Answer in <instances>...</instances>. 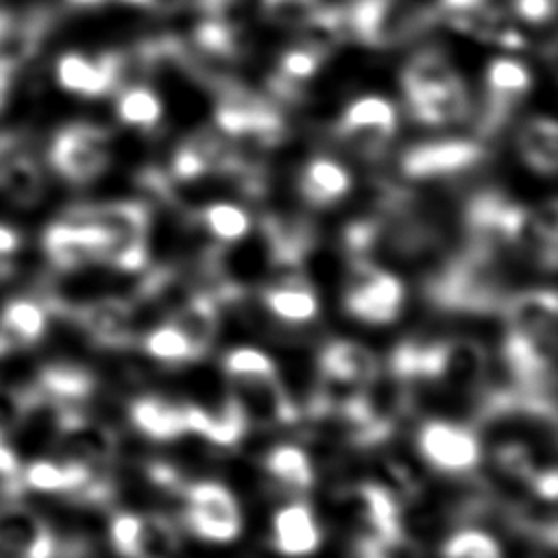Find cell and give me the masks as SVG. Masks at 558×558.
<instances>
[{
    "label": "cell",
    "mask_w": 558,
    "mask_h": 558,
    "mask_svg": "<svg viewBox=\"0 0 558 558\" xmlns=\"http://www.w3.org/2000/svg\"><path fill=\"white\" fill-rule=\"evenodd\" d=\"M220 371L251 429H272L299 421V408L268 353L253 347L231 349L222 357Z\"/></svg>",
    "instance_id": "6da1fadb"
},
{
    "label": "cell",
    "mask_w": 558,
    "mask_h": 558,
    "mask_svg": "<svg viewBox=\"0 0 558 558\" xmlns=\"http://www.w3.org/2000/svg\"><path fill=\"white\" fill-rule=\"evenodd\" d=\"M427 294L438 307L451 312L488 314L501 310L506 292L495 253L469 246L429 279Z\"/></svg>",
    "instance_id": "7a4b0ae2"
},
{
    "label": "cell",
    "mask_w": 558,
    "mask_h": 558,
    "mask_svg": "<svg viewBox=\"0 0 558 558\" xmlns=\"http://www.w3.org/2000/svg\"><path fill=\"white\" fill-rule=\"evenodd\" d=\"M181 521L207 543H231L242 532V508L233 490L216 480L187 482L181 493Z\"/></svg>",
    "instance_id": "3957f363"
},
{
    "label": "cell",
    "mask_w": 558,
    "mask_h": 558,
    "mask_svg": "<svg viewBox=\"0 0 558 558\" xmlns=\"http://www.w3.org/2000/svg\"><path fill=\"white\" fill-rule=\"evenodd\" d=\"M85 220L96 225L105 238V264L118 270L135 272L146 264L148 211L140 203H107L96 207H76Z\"/></svg>",
    "instance_id": "277c9868"
},
{
    "label": "cell",
    "mask_w": 558,
    "mask_h": 558,
    "mask_svg": "<svg viewBox=\"0 0 558 558\" xmlns=\"http://www.w3.org/2000/svg\"><path fill=\"white\" fill-rule=\"evenodd\" d=\"M416 447L421 458L447 475L471 473L482 460V442L475 429L462 423L429 418L418 427Z\"/></svg>",
    "instance_id": "5b68a950"
},
{
    "label": "cell",
    "mask_w": 558,
    "mask_h": 558,
    "mask_svg": "<svg viewBox=\"0 0 558 558\" xmlns=\"http://www.w3.org/2000/svg\"><path fill=\"white\" fill-rule=\"evenodd\" d=\"M54 432L63 458L92 469H107L120 449L118 434L83 408L54 410Z\"/></svg>",
    "instance_id": "8992f818"
},
{
    "label": "cell",
    "mask_w": 558,
    "mask_h": 558,
    "mask_svg": "<svg viewBox=\"0 0 558 558\" xmlns=\"http://www.w3.org/2000/svg\"><path fill=\"white\" fill-rule=\"evenodd\" d=\"M403 305L401 281L373 266V262H353L351 281L344 294V307L351 316L368 325L392 323Z\"/></svg>",
    "instance_id": "52a82bcc"
},
{
    "label": "cell",
    "mask_w": 558,
    "mask_h": 558,
    "mask_svg": "<svg viewBox=\"0 0 558 558\" xmlns=\"http://www.w3.org/2000/svg\"><path fill=\"white\" fill-rule=\"evenodd\" d=\"M340 13L344 33L371 46L395 44L421 26V11L403 0H353Z\"/></svg>",
    "instance_id": "ba28073f"
},
{
    "label": "cell",
    "mask_w": 558,
    "mask_h": 558,
    "mask_svg": "<svg viewBox=\"0 0 558 558\" xmlns=\"http://www.w3.org/2000/svg\"><path fill=\"white\" fill-rule=\"evenodd\" d=\"M48 157L61 177L72 183H87L109 163L107 131L85 122L70 124L54 135Z\"/></svg>",
    "instance_id": "9c48e42d"
},
{
    "label": "cell",
    "mask_w": 558,
    "mask_h": 558,
    "mask_svg": "<svg viewBox=\"0 0 558 558\" xmlns=\"http://www.w3.org/2000/svg\"><path fill=\"white\" fill-rule=\"evenodd\" d=\"M57 312L70 316L85 338L100 349L122 351L135 342V312L124 299L98 296L78 305H63Z\"/></svg>",
    "instance_id": "30bf717a"
},
{
    "label": "cell",
    "mask_w": 558,
    "mask_h": 558,
    "mask_svg": "<svg viewBox=\"0 0 558 558\" xmlns=\"http://www.w3.org/2000/svg\"><path fill=\"white\" fill-rule=\"evenodd\" d=\"M44 248L57 270L72 272L92 264H105L107 238L78 209H72L46 229Z\"/></svg>",
    "instance_id": "8fae6325"
},
{
    "label": "cell",
    "mask_w": 558,
    "mask_h": 558,
    "mask_svg": "<svg viewBox=\"0 0 558 558\" xmlns=\"http://www.w3.org/2000/svg\"><path fill=\"white\" fill-rule=\"evenodd\" d=\"M0 543L17 558H70L72 543H63L54 527L20 501L0 504Z\"/></svg>",
    "instance_id": "7c38bea8"
},
{
    "label": "cell",
    "mask_w": 558,
    "mask_h": 558,
    "mask_svg": "<svg viewBox=\"0 0 558 558\" xmlns=\"http://www.w3.org/2000/svg\"><path fill=\"white\" fill-rule=\"evenodd\" d=\"M216 122L227 135H253L262 142H275L283 129L279 111L268 100L238 85L222 89Z\"/></svg>",
    "instance_id": "4fadbf2b"
},
{
    "label": "cell",
    "mask_w": 558,
    "mask_h": 558,
    "mask_svg": "<svg viewBox=\"0 0 558 558\" xmlns=\"http://www.w3.org/2000/svg\"><path fill=\"white\" fill-rule=\"evenodd\" d=\"M379 371L381 366L377 355L355 340L327 342L316 362V379L357 390H364Z\"/></svg>",
    "instance_id": "5bb4252c"
},
{
    "label": "cell",
    "mask_w": 558,
    "mask_h": 558,
    "mask_svg": "<svg viewBox=\"0 0 558 558\" xmlns=\"http://www.w3.org/2000/svg\"><path fill=\"white\" fill-rule=\"evenodd\" d=\"M506 338L543 340L556 338L558 299L554 290H527L504 301Z\"/></svg>",
    "instance_id": "9a60e30c"
},
{
    "label": "cell",
    "mask_w": 558,
    "mask_h": 558,
    "mask_svg": "<svg viewBox=\"0 0 558 558\" xmlns=\"http://www.w3.org/2000/svg\"><path fill=\"white\" fill-rule=\"evenodd\" d=\"M270 543L283 558H307L318 551L323 530L314 510L305 501L281 506L270 519Z\"/></svg>",
    "instance_id": "2e32d148"
},
{
    "label": "cell",
    "mask_w": 558,
    "mask_h": 558,
    "mask_svg": "<svg viewBox=\"0 0 558 558\" xmlns=\"http://www.w3.org/2000/svg\"><path fill=\"white\" fill-rule=\"evenodd\" d=\"M33 388L44 408H83L96 392V375L74 362H50L37 371Z\"/></svg>",
    "instance_id": "e0dca14e"
},
{
    "label": "cell",
    "mask_w": 558,
    "mask_h": 558,
    "mask_svg": "<svg viewBox=\"0 0 558 558\" xmlns=\"http://www.w3.org/2000/svg\"><path fill=\"white\" fill-rule=\"evenodd\" d=\"M122 68L124 63L120 54L87 59L83 54L68 52L57 61V78L63 89L94 98L120 85Z\"/></svg>",
    "instance_id": "ac0fdd59"
},
{
    "label": "cell",
    "mask_w": 558,
    "mask_h": 558,
    "mask_svg": "<svg viewBox=\"0 0 558 558\" xmlns=\"http://www.w3.org/2000/svg\"><path fill=\"white\" fill-rule=\"evenodd\" d=\"M482 148L469 140H442L418 144L405 153L401 166L408 177L427 179L464 170L480 161Z\"/></svg>",
    "instance_id": "d6986e66"
},
{
    "label": "cell",
    "mask_w": 558,
    "mask_h": 558,
    "mask_svg": "<svg viewBox=\"0 0 558 558\" xmlns=\"http://www.w3.org/2000/svg\"><path fill=\"white\" fill-rule=\"evenodd\" d=\"M397 126L395 107L379 96H364L351 102L338 124V133L360 148H377Z\"/></svg>",
    "instance_id": "ffe728a7"
},
{
    "label": "cell",
    "mask_w": 558,
    "mask_h": 558,
    "mask_svg": "<svg viewBox=\"0 0 558 558\" xmlns=\"http://www.w3.org/2000/svg\"><path fill=\"white\" fill-rule=\"evenodd\" d=\"M126 416L142 436L157 442H172L187 436L183 403L161 395L135 397L129 403Z\"/></svg>",
    "instance_id": "44dd1931"
},
{
    "label": "cell",
    "mask_w": 558,
    "mask_h": 558,
    "mask_svg": "<svg viewBox=\"0 0 558 558\" xmlns=\"http://www.w3.org/2000/svg\"><path fill=\"white\" fill-rule=\"evenodd\" d=\"M48 325V310L35 299H11L0 310V357L35 347Z\"/></svg>",
    "instance_id": "7402d4cb"
},
{
    "label": "cell",
    "mask_w": 558,
    "mask_h": 558,
    "mask_svg": "<svg viewBox=\"0 0 558 558\" xmlns=\"http://www.w3.org/2000/svg\"><path fill=\"white\" fill-rule=\"evenodd\" d=\"M168 323H172L183 333L196 360H203L211 351L220 329L216 299L205 292L187 296L179 307L172 310Z\"/></svg>",
    "instance_id": "603a6c76"
},
{
    "label": "cell",
    "mask_w": 558,
    "mask_h": 558,
    "mask_svg": "<svg viewBox=\"0 0 558 558\" xmlns=\"http://www.w3.org/2000/svg\"><path fill=\"white\" fill-rule=\"evenodd\" d=\"M408 102L429 98L456 87H462V78L438 52H418L412 57L401 74Z\"/></svg>",
    "instance_id": "cb8c5ba5"
},
{
    "label": "cell",
    "mask_w": 558,
    "mask_h": 558,
    "mask_svg": "<svg viewBox=\"0 0 558 558\" xmlns=\"http://www.w3.org/2000/svg\"><path fill=\"white\" fill-rule=\"evenodd\" d=\"M486 81L490 94L488 124H499L525 96L532 83L527 68L514 59H495L486 72Z\"/></svg>",
    "instance_id": "d4e9b609"
},
{
    "label": "cell",
    "mask_w": 558,
    "mask_h": 558,
    "mask_svg": "<svg viewBox=\"0 0 558 558\" xmlns=\"http://www.w3.org/2000/svg\"><path fill=\"white\" fill-rule=\"evenodd\" d=\"M264 471L268 477L292 493H305L316 482V469L310 453L299 445H277L264 456Z\"/></svg>",
    "instance_id": "484cf974"
},
{
    "label": "cell",
    "mask_w": 558,
    "mask_h": 558,
    "mask_svg": "<svg viewBox=\"0 0 558 558\" xmlns=\"http://www.w3.org/2000/svg\"><path fill=\"white\" fill-rule=\"evenodd\" d=\"M266 310L290 325H303L318 316V299L303 279H283L264 292Z\"/></svg>",
    "instance_id": "4316f807"
},
{
    "label": "cell",
    "mask_w": 558,
    "mask_h": 558,
    "mask_svg": "<svg viewBox=\"0 0 558 558\" xmlns=\"http://www.w3.org/2000/svg\"><path fill=\"white\" fill-rule=\"evenodd\" d=\"M351 187V177L349 172L325 157L312 159L301 177V192L303 196L318 207L331 205L333 201L342 198Z\"/></svg>",
    "instance_id": "83f0119b"
},
{
    "label": "cell",
    "mask_w": 558,
    "mask_h": 558,
    "mask_svg": "<svg viewBox=\"0 0 558 558\" xmlns=\"http://www.w3.org/2000/svg\"><path fill=\"white\" fill-rule=\"evenodd\" d=\"M519 150L523 161L543 174H551L558 161V129L549 118L530 120L519 133Z\"/></svg>",
    "instance_id": "f1b7e54d"
},
{
    "label": "cell",
    "mask_w": 558,
    "mask_h": 558,
    "mask_svg": "<svg viewBox=\"0 0 558 558\" xmlns=\"http://www.w3.org/2000/svg\"><path fill=\"white\" fill-rule=\"evenodd\" d=\"M181 538L174 521L159 512H140V530L133 558H177Z\"/></svg>",
    "instance_id": "f546056e"
},
{
    "label": "cell",
    "mask_w": 558,
    "mask_h": 558,
    "mask_svg": "<svg viewBox=\"0 0 558 558\" xmlns=\"http://www.w3.org/2000/svg\"><path fill=\"white\" fill-rule=\"evenodd\" d=\"M0 190L13 205H33L44 190V177L37 161L22 148L0 172Z\"/></svg>",
    "instance_id": "4dcf8cb0"
},
{
    "label": "cell",
    "mask_w": 558,
    "mask_h": 558,
    "mask_svg": "<svg viewBox=\"0 0 558 558\" xmlns=\"http://www.w3.org/2000/svg\"><path fill=\"white\" fill-rule=\"evenodd\" d=\"M323 59H325V52H320L310 44H301L288 50L279 61V70L275 78L270 81L277 96L294 98L299 83H305L320 68Z\"/></svg>",
    "instance_id": "1f68e13d"
},
{
    "label": "cell",
    "mask_w": 558,
    "mask_h": 558,
    "mask_svg": "<svg viewBox=\"0 0 558 558\" xmlns=\"http://www.w3.org/2000/svg\"><path fill=\"white\" fill-rule=\"evenodd\" d=\"M142 347L159 364L179 366V364H194V362H198L194 351H192V347H190V342L183 338V333L172 323H161V325L153 327L144 336Z\"/></svg>",
    "instance_id": "d6a6232c"
},
{
    "label": "cell",
    "mask_w": 558,
    "mask_h": 558,
    "mask_svg": "<svg viewBox=\"0 0 558 558\" xmlns=\"http://www.w3.org/2000/svg\"><path fill=\"white\" fill-rule=\"evenodd\" d=\"M41 408L44 401L33 384L17 388L0 386V436H7L9 432L24 425L28 416Z\"/></svg>",
    "instance_id": "836d02e7"
},
{
    "label": "cell",
    "mask_w": 558,
    "mask_h": 558,
    "mask_svg": "<svg viewBox=\"0 0 558 558\" xmlns=\"http://www.w3.org/2000/svg\"><path fill=\"white\" fill-rule=\"evenodd\" d=\"M440 558H504L497 538L480 527H462L445 538Z\"/></svg>",
    "instance_id": "e575fe53"
},
{
    "label": "cell",
    "mask_w": 558,
    "mask_h": 558,
    "mask_svg": "<svg viewBox=\"0 0 558 558\" xmlns=\"http://www.w3.org/2000/svg\"><path fill=\"white\" fill-rule=\"evenodd\" d=\"M412 116L421 122L427 124H445V122H453L458 118L464 116L466 111V92L464 85L429 96V98H421V100H412L410 102Z\"/></svg>",
    "instance_id": "d590c367"
},
{
    "label": "cell",
    "mask_w": 558,
    "mask_h": 558,
    "mask_svg": "<svg viewBox=\"0 0 558 558\" xmlns=\"http://www.w3.org/2000/svg\"><path fill=\"white\" fill-rule=\"evenodd\" d=\"M118 116L126 124L153 129L161 118V102L150 89L135 85L124 89L118 98Z\"/></svg>",
    "instance_id": "8d00e7d4"
},
{
    "label": "cell",
    "mask_w": 558,
    "mask_h": 558,
    "mask_svg": "<svg viewBox=\"0 0 558 558\" xmlns=\"http://www.w3.org/2000/svg\"><path fill=\"white\" fill-rule=\"evenodd\" d=\"M201 220L211 235H216L218 240H225V242L240 240L242 235H246V231L251 227L248 214L242 207L231 205V203H216V205L205 207L201 214Z\"/></svg>",
    "instance_id": "74e56055"
},
{
    "label": "cell",
    "mask_w": 558,
    "mask_h": 558,
    "mask_svg": "<svg viewBox=\"0 0 558 558\" xmlns=\"http://www.w3.org/2000/svg\"><path fill=\"white\" fill-rule=\"evenodd\" d=\"M318 9V0H262V11L270 22L292 28H303L310 24Z\"/></svg>",
    "instance_id": "f35d334b"
},
{
    "label": "cell",
    "mask_w": 558,
    "mask_h": 558,
    "mask_svg": "<svg viewBox=\"0 0 558 558\" xmlns=\"http://www.w3.org/2000/svg\"><path fill=\"white\" fill-rule=\"evenodd\" d=\"M196 44L205 48L211 54L220 57H231L238 48L235 39V26L227 20L220 17H209L205 24L198 26L196 31Z\"/></svg>",
    "instance_id": "ab89813d"
},
{
    "label": "cell",
    "mask_w": 558,
    "mask_h": 558,
    "mask_svg": "<svg viewBox=\"0 0 558 558\" xmlns=\"http://www.w3.org/2000/svg\"><path fill=\"white\" fill-rule=\"evenodd\" d=\"M140 530V512H118L109 523V543L120 558H133Z\"/></svg>",
    "instance_id": "60d3db41"
},
{
    "label": "cell",
    "mask_w": 558,
    "mask_h": 558,
    "mask_svg": "<svg viewBox=\"0 0 558 558\" xmlns=\"http://www.w3.org/2000/svg\"><path fill=\"white\" fill-rule=\"evenodd\" d=\"M514 11L527 22H545L554 13V0H514Z\"/></svg>",
    "instance_id": "b9f144b4"
},
{
    "label": "cell",
    "mask_w": 558,
    "mask_h": 558,
    "mask_svg": "<svg viewBox=\"0 0 558 558\" xmlns=\"http://www.w3.org/2000/svg\"><path fill=\"white\" fill-rule=\"evenodd\" d=\"M20 471H22V466H20L17 456L4 442V436H0V475H20Z\"/></svg>",
    "instance_id": "7bdbcfd3"
},
{
    "label": "cell",
    "mask_w": 558,
    "mask_h": 558,
    "mask_svg": "<svg viewBox=\"0 0 558 558\" xmlns=\"http://www.w3.org/2000/svg\"><path fill=\"white\" fill-rule=\"evenodd\" d=\"M11 74H13V70H9L7 65L0 63V109L7 100V92H9V85H11Z\"/></svg>",
    "instance_id": "ee69618b"
},
{
    "label": "cell",
    "mask_w": 558,
    "mask_h": 558,
    "mask_svg": "<svg viewBox=\"0 0 558 558\" xmlns=\"http://www.w3.org/2000/svg\"><path fill=\"white\" fill-rule=\"evenodd\" d=\"M74 4H96V2H102V0H70Z\"/></svg>",
    "instance_id": "f6af8a7d"
},
{
    "label": "cell",
    "mask_w": 558,
    "mask_h": 558,
    "mask_svg": "<svg viewBox=\"0 0 558 558\" xmlns=\"http://www.w3.org/2000/svg\"><path fill=\"white\" fill-rule=\"evenodd\" d=\"M126 2H133V4H153V0H126Z\"/></svg>",
    "instance_id": "bcb514c9"
}]
</instances>
